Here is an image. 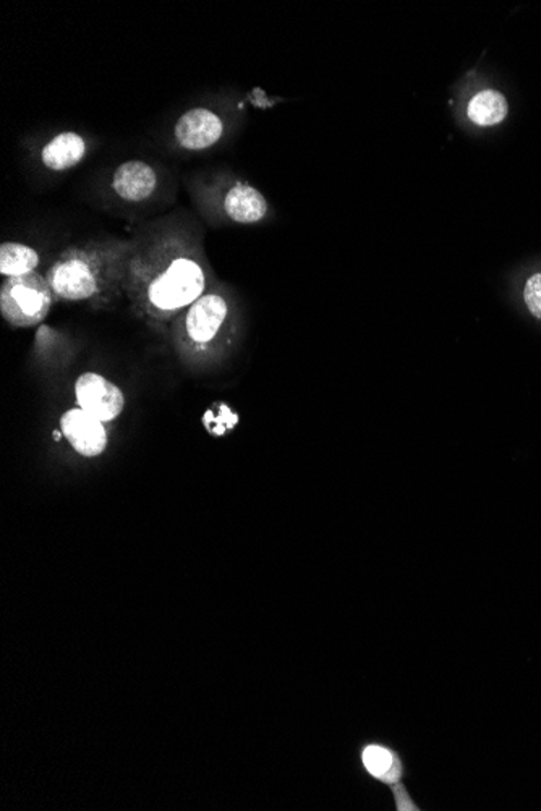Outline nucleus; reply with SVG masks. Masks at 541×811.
Here are the masks:
<instances>
[{
    "mask_svg": "<svg viewBox=\"0 0 541 811\" xmlns=\"http://www.w3.org/2000/svg\"><path fill=\"white\" fill-rule=\"evenodd\" d=\"M206 291L204 266L190 256H175L161 271L152 275L146 287L149 308L169 316L187 310Z\"/></svg>",
    "mask_w": 541,
    "mask_h": 811,
    "instance_id": "obj_1",
    "label": "nucleus"
},
{
    "mask_svg": "<svg viewBox=\"0 0 541 811\" xmlns=\"http://www.w3.org/2000/svg\"><path fill=\"white\" fill-rule=\"evenodd\" d=\"M51 294L48 281L35 272L7 279L0 291V312L13 328H33L51 311Z\"/></svg>",
    "mask_w": 541,
    "mask_h": 811,
    "instance_id": "obj_2",
    "label": "nucleus"
},
{
    "mask_svg": "<svg viewBox=\"0 0 541 811\" xmlns=\"http://www.w3.org/2000/svg\"><path fill=\"white\" fill-rule=\"evenodd\" d=\"M49 287L56 297L65 302H85L101 291V282L95 266L88 258L69 255L59 259L48 271Z\"/></svg>",
    "mask_w": 541,
    "mask_h": 811,
    "instance_id": "obj_3",
    "label": "nucleus"
},
{
    "mask_svg": "<svg viewBox=\"0 0 541 811\" xmlns=\"http://www.w3.org/2000/svg\"><path fill=\"white\" fill-rule=\"evenodd\" d=\"M73 391L78 407L102 423L118 420L124 411V392L104 376L91 371L83 373L76 378Z\"/></svg>",
    "mask_w": 541,
    "mask_h": 811,
    "instance_id": "obj_4",
    "label": "nucleus"
},
{
    "mask_svg": "<svg viewBox=\"0 0 541 811\" xmlns=\"http://www.w3.org/2000/svg\"><path fill=\"white\" fill-rule=\"evenodd\" d=\"M229 316L231 307L228 298L218 292H208L185 312L184 325L188 341L197 345H208L221 334Z\"/></svg>",
    "mask_w": 541,
    "mask_h": 811,
    "instance_id": "obj_5",
    "label": "nucleus"
},
{
    "mask_svg": "<svg viewBox=\"0 0 541 811\" xmlns=\"http://www.w3.org/2000/svg\"><path fill=\"white\" fill-rule=\"evenodd\" d=\"M61 431L73 451L83 457H98L108 447L109 438L104 423L79 407L70 408L62 415Z\"/></svg>",
    "mask_w": 541,
    "mask_h": 811,
    "instance_id": "obj_6",
    "label": "nucleus"
},
{
    "mask_svg": "<svg viewBox=\"0 0 541 811\" xmlns=\"http://www.w3.org/2000/svg\"><path fill=\"white\" fill-rule=\"evenodd\" d=\"M175 139L188 151H204L221 139L224 124L221 118L206 108L185 112L175 124Z\"/></svg>",
    "mask_w": 541,
    "mask_h": 811,
    "instance_id": "obj_7",
    "label": "nucleus"
},
{
    "mask_svg": "<svg viewBox=\"0 0 541 811\" xmlns=\"http://www.w3.org/2000/svg\"><path fill=\"white\" fill-rule=\"evenodd\" d=\"M464 118L477 128H491L506 121L509 115V101L496 88H481L474 91L463 106Z\"/></svg>",
    "mask_w": 541,
    "mask_h": 811,
    "instance_id": "obj_8",
    "label": "nucleus"
},
{
    "mask_svg": "<svg viewBox=\"0 0 541 811\" xmlns=\"http://www.w3.org/2000/svg\"><path fill=\"white\" fill-rule=\"evenodd\" d=\"M225 214L237 224L250 225L265 221L270 214V205L260 189L238 182L225 193Z\"/></svg>",
    "mask_w": 541,
    "mask_h": 811,
    "instance_id": "obj_9",
    "label": "nucleus"
},
{
    "mask_svg": "<svg viewBox=\"0 0 541 811\" xmlns=\"http://www.w3.org/2000/svg\"><path fill=\"white\" fill-rule=\"evenodd\" d=\"M158 185V175L145 161H127L119 165L112 179V188L125 201L139 202L148 199Z\"/></svg>",
    "mask_w": 541,
    "mask_h": 811,
    "instance_id": "obj_10",
    "label": "nucleus"
},
{
    "mask_svg": "<svg viewBox=\"0 0 541 811\" xmlns=\"http://www.w3.org/2000/svg\"><path fill=\"white\" fill-rule=\"evenodd\" d=\"M86 155V142L75 132H64L56 135L42 148V164L49 171L64 172L75 168Z\"/></svg>",
    "mask_w": 541,
    "mask_h": 811,
    "instance_id": "obj_11",
    "label": "nucleus"
},
{
    "mask_svg": "<svg viewBox=\"0 0 541 811\" xmlns=\"http://www.w3.org/2000/svg\"><path fill=\"white\" fill-rule=\"evenodd\" d=\"M39 253L16 242H5L0 247V274L3 278H23L33 274L39 266Z\"/></svg>",
    "mask_w": 541,
    "mask_h": 811,
    "instance_id": "obj_12",
    "label": "nucleus"
},
{
    "mask_svg": "<svg viewBox=\"0 0 541 811\" xmlns=\"http://www.w3.org/2000/svg\"><path fill=\"white\" fill-rule=\"evenodd\" d=\"M364 764L368 773L384 783H397L403 776V764L393 751L380 746L367 747L364 751Z\"/></svg>",
    "mask_w": 541,
    "mask_h": 811,
    "instance_id": "obj_13",
    "label": "nucleus"
},
{
    "mask_svg": "<svg viewBox=\"0 0 541 811\" xmlns=\"http://www.w3.org/2000/svg\"><path fill=\"white\" fill-rule=\"evenodd\" d=\"M238 415L229 405L218 404L209 408L204 417V427L212 437H224L238 425Z\"/></svg>",
    "mask_w": 541,
    "mask_h": 811,
    "instance_id": "obj_14",
    "label": "nucleus"
},
{
    "mask_svg": "<svg viewBox=\"0 0 541 811\" xmlns=\"http://www.w3.org/2000/svg\"><path fill=\"white\" fill-rule=\"evenodd\" d=\"M524 307L530 316L541 321V269L527 272L524 275L522 287H520Z\"/></svg>",
    "mask_w": 541,
    "mask_h": 811,
    "instance_id": "obj_15",
    "label": "nucleus"
},
{
    "mask_svg": "<svg viewBox=\"0 0 541 811\" xmlns=\"http://www.w3.org/2000/svg\"><path fill=\"white\" fill-rule=\"evenodd\" d=\"M396 794L397 810H417L415 809L414 803L408 800L407 792L404 790L403 786L396 787Z\"/></svg>",
    "mask_w": 541,
    "mask_h": 811,
    "instance_id": "obj_16",
    "label": "nucleus"
}]
</instances>
